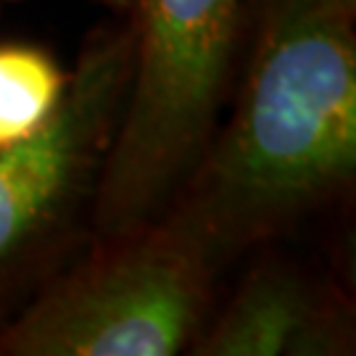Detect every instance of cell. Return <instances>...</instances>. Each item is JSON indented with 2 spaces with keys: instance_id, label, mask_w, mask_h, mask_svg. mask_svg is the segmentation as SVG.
<instances>
[{
  "instance_id": "cell-1",
  "label": "cell",
  "mask_w": 356,
  "mask_h": 356,
  "mask_svg": "<svg viewBox=\"0 0 356 356\" xmlns=\"http://www.w3.org/2000/svg\"><path fill=\"white\" fill-rule=\"evenodd\" d=\"M354 185L356 0H251L227 108L164 214L227 269Z\"/></svg>"
},
{
  "instance_id": "cell-2",
  "label": "cell",
  "mask_w": 356,
  "mask_h": 356,
  "mask_svg": "<svg viewBox=\"0 0 356 356\" xmlns=\"http://www.w3.org/2000/svg\"><path fill=\"white\" fill-rule=\"evenodd\" d=\"M132 35L122 122L92 209V235L151 222L191 177L241 69L251 0H101Z\"/></svg>"
},
{
  "instance_id": "cell-3",
  "label": "cell",
  "mask_w": 356,
  "mask_h": 356,
  "mask_svg": "<svg viewBox=\"0 0 356 356\" xmlns=\"http://www.w3.org/2000/svg\"><path fill=\"white\" fill-rule=\"evenodd\" d=\"M222 272L166 214L92 235L0 322V356L191 354Z\"/></svg>"
},
{
  "instance_id": "cell-4",
  "label": "cell",
  "mask_w": 356,
  "mask_h": 356,
  "mask_svg": "<svg viewBox=\"0 0 356 356\" xmlns=\"http://www.w3.org/2000/svg\"><path fill=\"white\" fill-rule=\"evenodd\" d=\"M129 74L132 35L114 16L82 42L48 122L0 151V322L92 238Z\"/></svg>"
},
{
  "instance_id": "cell-5",
  "label": "cell",
  "mask_w": 356,
  "mask_h": 356,
  "mask_svg": "<svg viewBox=\"0 0 356 356\" xmlns=\"http://www.w3.org/2000/svg\"><path fill=\"white\" fill-rule=\"evenodd\" d=\"M225 301H216L191 356H351L354 296L327 269L285 254L251 251Z\"/></svg>"
},
{
  "instance_id": "cell-6",
  "label": "cell",
  "mask_w": 356,
  "mask_h": 356,
  "mask_svg": "<svg viewBox=\"0 0 356 356\" xmlns=\"http://www.w3.org/2000/svg\"><path fill=\"white\" fill-rule=\"evenodd\" d=\"M66 82L69 69L45 45L0 40V151L48 122Z\"/></svg>"
},
{
  "instance_id": "cell-7",
  "label": "cell",
  "mask_w": 356,
  "mask_h": 356,
  "mask_svg": "<svg viewBox=\"0 0 356 356\" xmlns=\"http://www.w3.org/2000/svg\"><path fill=\"white\" fill-rule=\"evenodd\" d=\"M13 3H22V0H0V16L6 13V8H11Z\"/></svg>"
}]
</instances>
